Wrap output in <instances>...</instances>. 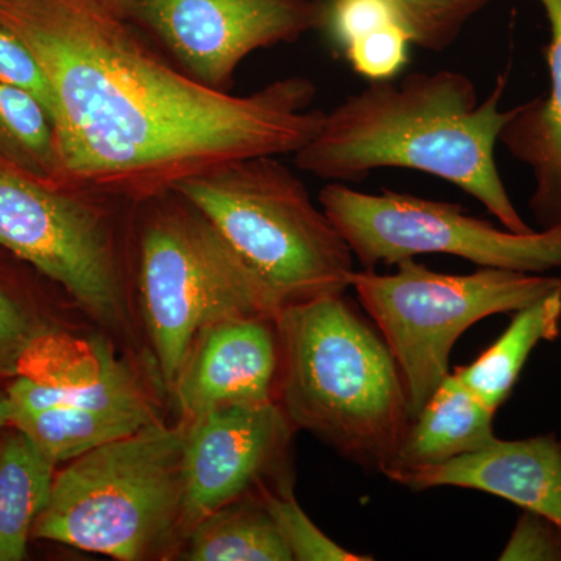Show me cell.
Listing matches in <instances>:
<instances>
[{
  "mask_svg": "<svg viewBox=\"0 0 561 561\" xmlns=\"http://www.w3.org/2000/svg\"><path fill=\"white\" fill-rule=\"evenodd\" d=\"M549 22L542 57L549 91L512 108L500 142L534 176L529 208L540 230L561 228V0H538Z\"/></svg>",
  "mask_w": 561,
  "mask_h": 561,
  "instance_id": "9a60e30c",
  "label": "cell"
},
{
  "mask_svg": "<svg viewBox=\"0 0 561 561\" xmlns=\"http://www.w3.org/2000/svg\"><path fill=\"white\" fill-rule=\"evenodd\" d=\"M319 198L364 271L420 254H446L479 267L524 273L561 267V228L518 234L471 216L457 203L390 190L367 194L335 181Z\"/></svg>",
  "mask_w": 561,
  "mask_h": 561,
  "instance_id": "ba28073f",
  "label": "cell"
},
{
  "mask_svg": "<svg viewBox=\"0 0 561 561\" xmlns=\"http://www.w3.org/2000/svg\"><path fill=\"white\" fill-rule=\"evenodd\" d=\"M0 25L38 57L55 98L62 186L151 197L316 138L311 80L232 95L173 69L106 0H0Z\"/></svg>",
  "mask_w": 561,
  "mask_h": 561,
  "instance_id": "6da1fadb",
  "label": "cell"
},
{
  "mask_svg": "<svg viewBox=\"0 0 561 561\" xmlns=\"http://www.w3.org/2000/svg\"><path fill=\"white\" fill-rule=\"evenodd\" d=\"M31 323L13 298L0 287V351L24 348L31 341Z\"/></svg>",
  "mask_w": 561,
  "mask_h": 561,
  "instance_id": "83f0119b",
  "label": "cell"
},
{
  "mask_svg": "<svg viewBox=\"0 0 561 561\" xmlns=\"http://www.w3.org/2000/svg\"><path fill=\"white\" fill-rule=\"evenodd\" d=\"M54 479L55 465L20 431L0 443V561L27 556Z\"/></svg>",
  "mask_w": 561,
  "mask_h": 561,
  "instance_id": "d6986e66",
  "label": "cell"
},
{
  "mask_svg": "<svg viewBox=\"0 0 561 561\" xmlns=\"http://www.w3.org/2000/svg\"><path fill=\"white\" fill-rule=\"evenodd\" d=\"M122 18L146 25L191 76L224 87L253 51L327 27L316 0H106Z\"/></svg>",
  "mask_w": 561,
  "mask_h": 561,
  "instance_id": "30bf717a",
  "label": "cell"
},
{
  "mask_svg": "<svg viewBox=\"0 0 561 561\" xmlns=\"http://www.w3.org/2000/svg\"><path fill=\"white\" fill-rule=\"evenodd\" d=\"M0 83L33 95L55 117V98L49 77L31 47L0 25Z\"/></svg>",
  "mask_w": 561,
  "mask_h": 561,
  "instance_id": "d4e9b609",
  "label": "cell"
},
{
  "mask_svg": "<svg viewBox=\"0 0 561 561\" xmlns=\"http://www.w3.org/2000/svg\"><path fill=\"white\" fill-rule=\"evenodd\" d=\"M173 192L227 239L283 308L351 289L348 243L275 157L232 162Z\"/></svg>",
  "mask_w": 561,
  "mask_h": 561,
  "instance_id": "277c9868",
  "label": "cell"
},
{
  "mask_svg": "<svg viewBox=\"0 0 561 561\" xmlns=\"http://www.w3.org/2000/svg\"><path fill=\"white\" fill-rule=\"evenodd\" d=\"M140 297L162 382L172 390L198 332L236 319L278 316L283 306L198 210L150 221L140 242Z\"/></svg>",
  "mask_w": 561,
  "mask_h": 561,
  "instance_id": "52a82bcc",
  "label": "cell"
},
{
  "mask_svg": "<svg viewBox=\"0 0 561 561\" xmlns=\"http://www.w3.org/2000/svg\"><path fill=\"white\" fill-rule=\"evenodd\" d=\"M0 247L60 284L95 319H119L124 300L108 228L73 190L0 162Z\"/></svg>",
  "mask_w": 561,
  "mask_h": 561,
  "instance_id": "9c48e42d",
  "label": "cell"
},
{
  "mask_svg": "<svg viewBox=\"0 0 561 561\" xmlns=\"http://www.w3.org/2000/svg\"><path fill=\"white\" fill-rule=\"evenodd\" d=\"M186 421L147 424L55 474L32 538L122 561L142 560L179 530Z\"/></svg>",
  "mask_w": 561,
  "mask_h": 561,
  "instance_id": "5b68a950",
  "label": "cell"
},
{
  "mask_svg": "<svg viewBox=\"0 0 561 561\" xmlns=\"http://www.w3.org/2000/svg\"><path fill=\"white\" fill-rule=\"evenodd\" d=\"M391 22L401 24L400 18L383 0H334L328 5L327 27L342 49Z\"/></svg>",
  "mask_w": 561,
  "mask_h": 561,
  "instance_id": "4316f807",
  "label": "cell"
},
{
  "mask_svg": "<svg viewBox=\"0 0 561 561\" xmlns=\"http://www.w3.org/2000/svg\"><path fill=\"white\" fill-rule=\"evenodd\" d=\"M412 491H482L561 524V440L553 434L500 440L435 467L390 476Z\"/></svg>",
  "mask_w": 561,
  "mask_h": 561,
  "instance_id": "5bb4252c",
  "label": "cell"
},
{
  "mask_svg": "<svg viewBox=\"0 0 561 561\" xmlns=\"http://www.w3.org/2000/svg\"><path fill=\"white\" fill-rule=\"evenodd\" d=\"M276 402L295 431L386 471L412 421L400 367L345 294L284 306L276 316Z\"/></svg>",
  "mask_w": 561,
  "mask_h": 561,
  "instance_id": "3957f363",
  "label": "cell"
},
{
  "mask_svg": "<svg viewBox=\"0 0 561 561\" xmlns=\"http://www.w3.org/2000/svg\"><path fill=\"white\" fill-rule=\"evenodd\" d=\"M493 419L494 412L449 373L409 424L397 456L382 474L389 479L483 448L496 438Z\"/></svg>",
  "mask_w": 561,
  "mask_h": 561,
  "instance_id": "2e32d148",
  "label": "cell"
},
{
  "mask_svg": "<svg viewBox=\"0 0 561 561\" xmlns=\"http://www.w3.org/2000/svg\"><path fill=\"white\" fill-rule=\"evenodd\" d=\"M150 408H73L57 405L36 412H13L11 426L24 434L57 467L135 434L153 423Z\"/></svg>",
  "mask_w": 561,
  "mask_h": 561,
  "instance_id": "ac0fdd59",
  "label": "cell"
},
{
  "mask_svg": "<svg viewBox=\"0 0 561 561\" xmlns=\"http://www.w3.org/2000/svg\"><path fill=\"white\" fill-rule=\"evenodd\" d=\"M505 88L502 73L481 102L470 77L456 70L371 81L324 113L295 162L335 183H357L379 169L430 173L482 203L505 230L527 234L535 230L513 205L494 160L512 113L500 108Z\"/></svg>",
  "mask_w": 561,
  "mask_h": 561,
  "instance_id": "7a4b0ae2",
  "label": "cell"
},
{
  "mask_svg": "<svg viewBox=\"0 0 561 561\" xmlns=\"http://www.w3.org/2000/svg\"><path fill=\"white\" fill-rule=\"evenodd\" d=\"M560 330L561 291H556L513 312V320L504 334L478 359L457 367L453 373L490 411L496 413L515 389L531 351L541 342L559 339Z\"/></svg>",
  "mask_w": 561,
  "mask_h": 561,
  "instance_id": "e0dca14e",
  "label": "cell"
},
{
  "mask_svg": "<svg viewBox=\"0 0 561 561\" xmlns=\"http://www.w3.org/2000/svg\"><path fill=\"white\" fill-rule=\"evenodd\" d=\"M0 162L33 179L62 186L57 131L49 111L27 92L3 83H0Z\"/></svg>",
  "mask_w": 561,
  "mask_h": 561,
  "instance_id": "44dd1931",
  "label": "cell"
},
{
  "mask_svg": "<svg viewBox=\"0 0 561 561\" xmlns=\"http://www.w3.org/2000/svg\"><path fill=\"white\" fill-rule=\"evenodd\" d=\"M13 420V405L9 398V393H0V430L11 426Z\"/></svg>",
  "mask_w": 561,
  "mask_h": 561,
  "instance_id": "f1b7e54d",
  "label": "cell"
},
{
  "mask_svg": "<svg viewBox=\"0 0 561 561\" xmlns=\"http://www.w3.org/2000/svg\"><path fill=\"white\" fill-rule=\"evenodd\" d=\"M278 375L276 317L227 320L198 332L172 390L187 421L214 409L276 402Z\"/></svg>",
  "mask_w": 561,
  "mask_h": 561,
  "instance_id": "7c38bea8",
  "label": "cell"
},
{
  "mask_svg": "<svg viewBox=\"0 0 561 561\" xmlns=\"http://www.w3.org/2000/svg\"><path fill=\"white\" fill-rule=\"evenodd\" d=\"M294 431L278 402L230 405L187 420L179 530L190 534L210 513L279 474Z\"/></svg>",
  "mask_w": 561,
  "mask_h": 561,
  "instance_id": "8fae6325",
  "label": "cell"
},
{
  "mask_svg": "<svg viewBox=\"0 0 561 561\" xmlns=\"http://www.w3.org/2000/svg\"><path fill=\"white\" fill-rule=\"evenodd\" d=\"M257 496L267 508L280 538L286 542L291 559L298 561H370L373 557L351 552L331 540L306 515L295 500L294 489L286 472L273 476L256 486Z\"/></svg>",
  "mask_w": 561,
  "mask_h": 561,
  "instance_id": "7402d4cb",
  "label": "cell"
},
{
  "mask_svg": "<svg viewBox=\"0 0 561 561\" xmlns=\"http://www.w3.org/2000/svg\"><path fill=\"white\" fill-rule=\"evenodd\" d=\"M411 36L400 22L382 25L345 47L351 68L370 81L394 79L409 60Z\"/></svg>",
  "mask_w": 561,
  "mask_h": 561,
  "instance_id": "cb8c5ba5",
  "label": "cell"
},
{
  "mask_svg": "<svg viewBox=\"0 0 561 561\" xmlns=\"http://www.w3.org/2000/svg\"><path fill=\"white\" fill-rule=\"evenodd\" d=\"M404 25L412 44L440 54L459 39L468 22L494 0H383Z\"/></svg>",
  "mask_w": 561,
  "mask_h": 561,
  "instance_id": "603a6c76",
  "label": "cell"
},
{
  "mask_svg": "<svg viewBox=\"0 0 561 561\" xmlns=\"http://www.w3.org/2000/svg\"><path fill=\"white\" fill-rule=\"evenodd\" d=\"M20 378L11 383L13 412L57 405L150 408L131 371L101 342L66 334L32 337L18 357Z\"/></svg>",
  "mask_w": 561,
  "mask_h": 561,
  "instance_id": "4fadbf2b",
  "label": "cell"
},
{
  "mask_svg": "<svg viewBox=\"0 0 561 561\" xmlns=\"http://www.w3.org/2000/svg\"><path fill=\"white\" fill-rule=\"evenodd\" d=\"M381 275L354 272L351 289L393 354L412 420L449 375L454 345L472 324L513 313L561 291V278L481 267L470 275L432 272L415 260Z\"/></svg>",
  "mask_w": 561,
  "mask_h": 561,
  "instance_id": "8992f818",
  "label": "cell"
},
{
  "mask_svg": "<svg viewBox=\"0 0 561 561\" xmlns=\"http://www.w3.org/2000/svg\"><path fill=\"white\" fill-rule=\"evenodd\" d=\"M183 559L191 561H294L256 491L195 524Z\"/></svg>",
  "mask_w": 561,
  "mask_h": 561,
  "instance_id": "ffe728a7",
  "label": "cell"
},
{
  "mask_svg": "<svg viewBox=\"0 0 561 561\" xmlns=\"http://www.w3.org/2000/svg\"><path fill=\"white\" fill-rule=\"evenodd\" d=\"M500 560H561V524L541 513L524 511Z\"/></svg>",
  "mask_w": 561,
  "mask_h": 561,
  "instance_id": "484cf974",
  "label": "cell"
}]
</instances>
